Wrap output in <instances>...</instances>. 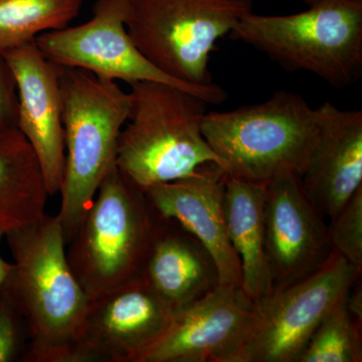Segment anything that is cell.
Wrapping results in <instances>:
<instances>
[{
	"instance_id": "obj_1",
	"label": "cell",
	"mask_w": 362,
	"mask_h": 362,
	"mask_svg": "<svg viewBox=\"0 0 362 362\" xmlns=\"http://www.w3.org/2000/svg\"><path fill=\"white\" fill-rule=\"evenodd\" d=\"M4 237L13 263L0 295L25 324V361L71 362L90 299L69 265L58 216L45 214Z\"/></svg>"
},
{
	"instance_id": "obj_2",
	"label": "cell",
	"mask_w": 362,
	"mask_h": 362,
	"mask_svg": "<svg viewBox=\"0 0 362 362\" xmlns=\"http://www.w3.org/2000/svg\"><path fill=\"white\" fill-rule=\"evenodd\" d=\"M129 86V116L119 135L116 165L131 182L145 190L194 176L209 164L221 168L202 134L206 101L156 81Z\"/></svg>"
},
{
	"instance_id": "obj_3",
	"label": "cell",
	"mask_w": 362,
	"mask_h": 362,
	"mask_svg": "<svg viewBox=\"0 0 362 362\" xmlns=\"http://www.w3.org/2000/svg\"><path fill=\"white\" fill-rule=\"evenodd\" d=\"M165 220L117 165L109 170L66 249L71 270L90 300L141 277Z\"/></svg>"
},
{
	"instance_id": "obj_4",
	"label": "cell",
	"mask_w": 362,
	"mask_h": 362,
	"mask_svg": "<svg viewBox=\"0 0 362 362\" xmlns=\"http://www.w3.org/2000/svg\"><path fill=\"white\" fill-rule=\"evenodd\" d=\"M202 134L226 175L268 182L301 176L320 134L318 108L301 95L281 90L262 103L204 114Z\"/></svg>"
},
{
	"instance_id": "obj_5",
	"label": "cell",
	"mask_w": 362,
	"mask_h": 362,
	"mask_svg": "<svg viewBox=\"0 0 362 362\" xmlns=\"http://www.w3.org/2000/svg\"><path fill=\"white\" fill-rule=\"evenodd\" d=\"M61 93L66 160L57 216L68 244L102 180L116 165L117 144L129 116L131 99L117 81L66 66Z\"/></svg>"
},
{
	"instance_id": "obj_6",
	"label": "cell",
	"mask_w": 362,
	"mask_h": 362,
	"mask_svg": "<svg viewBox=\"0 0 362 362\" xmlns=\"http://www.w3.org/2000/svg\"><path fill=\"white\" fill-rule=\"evenodd\" d=\"M230 35L284 70L308 71L337 89L362 74V1L333 0L285 16L252 11Z\"/></svg>"
},
{
	"instance_id": "obj_7",
	"label": "cell",
	"mask_w": 362,
	"mask_h": 362,
	"mask_svg": "<svg viewBox=\"0 0 362 362\" xmlns=\"http://www.w3.org/2000/svg\"><path fill=\"white\" fill-rule=\"evenodd\" d=\"M252 7L254 0H130L126 28L162 73L195 89L218 90L211 52Z\"/></svg>"
},
{
	"instance_id": "obj_8",
	"label": "cell",
	"mask_w": 362,
	"mask_h": 362,
	"mask_svg": "<svg viewBox=\"0 0 362 362\" xmlns=\"http://www.w3.org/2000/svg\"><path fill=\"white\" fill-rule=\"evenodd\" d=\"M361 272L332 251L315 273L258 300V327L239 362H297L319 324L347 297Z\"/></svg>"
},
{
	"instance_id": "obj_9",
	"label": "cell",
	"mask_w": 362,
	"mask_h": 362,
	"mask_svg": "<svg viewBox=\"0 0 362 362\" xmlns=\"http://www.w3.org/2000/svg\"><path fill=\"white\" fill-rule=\"evenodd\" d=\"M130 0H96L87 23L42 33L35 39L40 52L66 68L90 71L111 81H156L176 86L207 104L226 100L225 90H204L182 84L159 71L143 56L126 28Z\"/></svg>"
},
{
	"instance_id": "obj_10",
	"label": "cell",
	"mask_w": 362,
	"mask_h": 362,
	"mask_svg": "<svg viewBox=\"0 0 362 362\" xmlns=\"http://www.w3.org/2000/svg\"><path fill=\"white\" fill-rule=\"evenodd\" d=\"M175 310L139 277L90 300L71 362H143Z\"/></svg>"
},
{
	"instance_id": "obj_11",
	"label": "cell",
	"mask_w": 362,
	"mask_h": 362,
	"mask_svg": "<svg viewBox=\"0 0 362 362\" xmlns=\"http://www.w3.org/2000/svg\"><path fill=\"white\" fill-rule=\"evenodd\" d=\"M258 324L257 301L242 287L218 286L175 311L143 362H239Z\"/></svg>"
},
{
	"instance_id": "obj_12",
	"label": "cell",
	"mask_w": 362,
	"mask_h": 362,
	"mask_svg": "<svg viewBox=\"0 0 362 362\" xmlns=\"http://www.w3.org/2000/svg\"><path fill=\"white\" fill-rule=\"evenodd\" d=\"M264 225L274 291L315 273L332 252L326 218L296 173H283L267 182Z\"/></svg>"
},
{
	"instance_id": "obj_13",
	"label": "cell",
	"mask_w": 362,
	"mask_h": 362,
	"mask_svg": "<svg viewBox=\"0 0 362 362\" xmlns=\"http://www.w3.org/2000/svg\"><path fill=\"white\" fill-rule=\"evenodd\" d=\"M13 71L18 97L16 127L33 147L49 197L59 194L65 173L62 115L63 66L40 52L35 40L2 52Z\"/></svg>"
},
{
	"instance_id": "obj_14",
	"label": "cell",
	"mask_w": 362,
	"mask_h": 362,
	"mask_svg": "<svg viewBox=\"0 0 362 362\" xmlns=\"http://www.w3.org/2000/svg\"><path fill=\"white\" fill-rule=\"evenodd\" d=\"M226 178L220 166L209 164L194 176L144 192L161 216L177 221L206 247L218 269L220 286L242 287L240 259L226 232Z\"/></svg>"
},
{
	"instance_id": "obj_15",
	"label": "cell",
	"mask_w": 362,
	"mask_h": 362,
	"mask_svg": "<svg viewBox=\"0 0 362 362\" xmlns=\"http://www.w3.org/2000/svg\"><path fill=\"white\" fill-rule=\"evenodd\" d=\"M317 108L320 134L300 180L331 221L362 187V112L342 110L330 102Z\"/></svg>"
},
{
	"instance_id": "obj_16",
	"label": "cell",
	"mask_w": 362,
	"mask_h": 362,
	"mask_svg": "<svg viewBox=\"0 0 362 362\" xmlns=\"http://www.w3.org/2000/svg\"><path fill=\"white\" fill-rule=\"evenodd\" d=\"M142 277L175 311L220 286L218 269L206 247L171 218L157 235Z\"/></svg>"
},
{
	"instance_id": "obj_17",
	"label": "cell",
	"mask_w": 362,
	"mask_h": 362,
	"mask_svg": "<svg viewBox=\"0 0 362 362\" xmlns=\"http://www.w3.org/2000/svg\"><path fill=\"white\" fill-rule=\"evenodd\" d=\"M266 185L226 175L223 194L226 232L240 259L242 288L254 301L274 291L265 249Z\"/></svg>"
},
{
	"instance_id": "obj_18",
	"label": "cell",
	"mask_w": 362,
	"mask_h": 362,
	"mask_svg": "<svg viewBox=\"0 0 362 362\" xmlns=\"http://www.w3.org/2000/svg\"><path fill=\"white\" fill-rule=\"evenodd\" d=\"M47 185L33 147L16 127L0 129V230L30 225L45 214Z\"/></svg>"
},
{
	"instance_id": "obj_19",
	"label": "cell",
	"mask_w": 362,
	"mask_h": 362,
	"mask_svg": "<svg viewBox=\"0 0 362 362\" xmlns=\"http://www.w3.org/2000/svg\"><path fill=\"white\" fill-rule=\"evenodd\" d=\"M85 0H0V52L69 26Z\"/></svg>"
},
{
	"instance_id": "obj_20",
	"label": "cell",
	"mask_w": 362,
	"mask_h": 362,
	"mask_svg": "<svg viewBox=\"0 0 362 362\" xmlns=\"http://www.w3.org/2000/svg\"><path fill=\"white\" fill-rule=\"evenodd\" d=\"M346 298L319 324L297 362L362 361L361 326L347 311Z\"/></svg>"
},
{
	"instance_id": "obj_21",
	"label": "cell",
	"mask_w": 362,
	"mask_h": 362,
	"mask_svg": "<svg viewBox=\"0 0 362 362\" xmlns=\"http://www.w3.org/2000/svg\"><path fill=\"white\" fill-rule=\"evenodd\" d=\"M332 251L362 270V187L328 223Z\"/></svg>"
},
{
	"instance_id": "obj_22",
	"label": "cell",
	"mask_w": 362,
	"mask_h": 362,
	"mask_svg": "<svg viewBox=\"0 0 362 362\" xmlns=\"http://www.w3.org/2000/svg\"><path fill=\"white\" fill-rule=\"evenodd\" d=\"M28 342L25 322L0 295V362L25 361Z\"/></svg>"
},
{
	"instance_id": "obj_23",
	"label": "cell",
	"mask_w": 362,
	"mask_h": 362,
	"mask_svg": "<svg viewBox=\"0 0 362 362\" xmlns=\"http://www.w3.org/2000/svg\"><path fill=\"white\" fill-rule=\"evenodd\" d=\"M18 116V97L16 80L6 59L0 52V129L16 127Z\"/></svg>"
},
{
	"instance_id": "obj_24",
	"label": "cell",
	"mask_w": 362,
	"mask_h": 362,
	"mask_svg": "<svg viewBox=\"0 0 362 362\" xmlns=\"http://www.w3.org/2000/svg\"><path fill=\"white\" fill-rule=\"evenodd\" d=\"M346 309L354 321L361 327L362 321V292L361 287H356V290L352 291L350 289L346 298Z\"/></svg>"
},
{
	"instance_id": "obj_25",
	"label": "cell",
	"mask_w": 362,
	"mask_h": 362,
	"mask_svg": "<svg viewBox=\"0 0 362 362\" xmlns=\"http://www.w3.org/2000/svg\"><path fill=\"white\" fill-rule=\"evenodd\" d=\"M4 233L2 230H0V247H1V240L4 238ZM11 268V263L6 261L2 257L1 252H0V287H1L2 283H4V279H6L7 274Z\"/></svg>"
},
{
	"instance_id": "obj_26",
	"label": "cell",
	"mask_w": 362,
	"mask_h": 362,
	"mask_svg": "<svg viewBox=\"0 0 362 362\" xmlns=\"http://www.w3.org/2000/svg\"><path fill=\"white\" fill-rule=\"evenodd\" d=\"M333 1V0H304L307 6H315V4H323V2ZM350 1H362V0H350Z\"/></svg>"
}]
</instances>
